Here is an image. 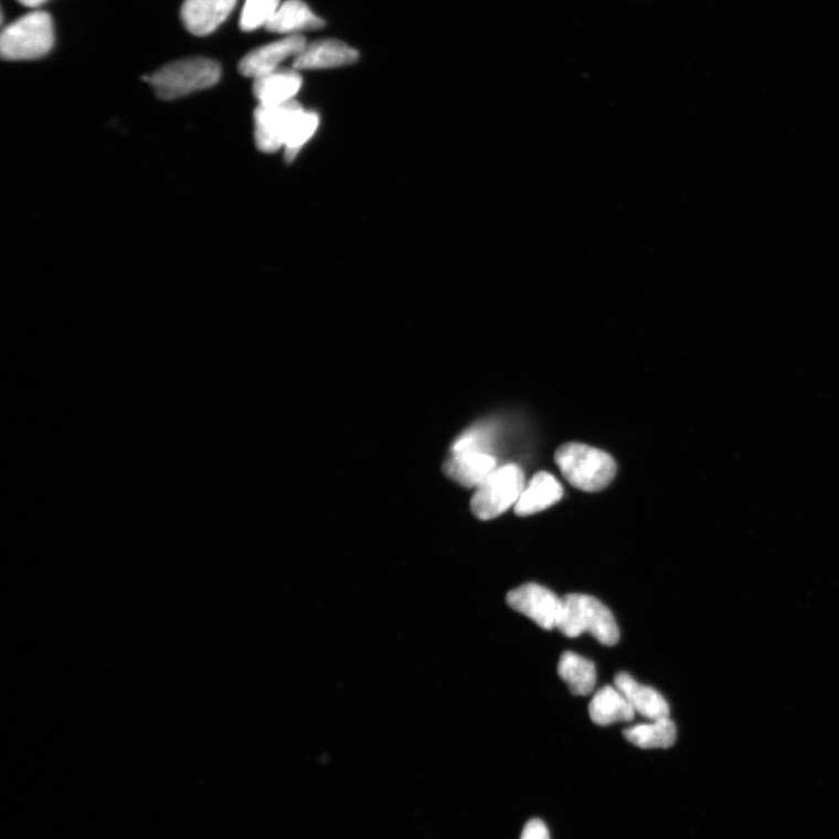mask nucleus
<instances>
[{
	"label": "nucleus",
	"instance_id": "obj_1",
	"mask_svg": "<svg viewBox=\"0 0 839 839\" xmlns=\"http://www.w3.org/2000/svg\"><path fill=\"white\" fill-rule=\"evenodd\" d=\"M556 628L569 638L590 634L605 646H615L620 638L613 613L590 595L571 594L561 597Z\"/></svg>",
	"mask_w": 839,
	"mask_h": 839
},
{
	"label": "nucleus",
	"instance_id": "obj_2",
	"mask_svg": "<svg viewBox=\"0 0 839 839\" xmlns=\"http://www.w3.org/2000/svg\"><path fill=\"white\" fill-rule=\"evenodd\" d=\"M556 465L571 485L585 492H599L614 481L617 465L612 455L582 444H565L555 453Z\"/></svg>",
	"mask_w": 839,
	"mask_h": 839
},
{
	"label": "nucleus",
	"instance_id": "obj_3",
	"mask_svg": "<svg viewBox=\"0 0 839 839\" xmlns=\"http://www.w3.org/2000/svg\"><path fill=\"white\" fill-rule=\"evenodd\" d=\"M221 75L216 61L193 57L172 62L145 79L159 98L173 100L216 86Z\"/></svg>",
	"mask_w": 839,
	"mask_h": 839
},
{
	"label": "nucleus",
	"instance_id": "obj_4",
	"mask_svg": "<svg viewBox=\"0 0 839 839\" xmlns=\"http://www.w3.org/2000/svg\"><path fill=\"white\" fill-rule=\"evenodd\" d=\"M53 46V20L42 11L19 18L0 36V53L9 61L40 59L49 54Z\"/></svg>",
	"mask_w": 839,
	"mask_h": 839
},
{
	"label": "nucleus",
	"instance_id": "obj_5",
	"mask_svg": "<svg viewBox=\"0 0 839 839\" xmlns=\"http://www.w3.org/2000/svg\"><path fill=\"white\" fill-rule=\"evenodd\" d=\"M524 476L516 465L496 469L476 490L471 511L480 520H491L516 506L523 489Z\"/></svg>",
	"mask_w": 839,
	"mask_h": 839
},
{
	"label": "nucleus",
	"instance_id": "obj_6",
	"mask_svg": "<svg viewBox=\"0 0 839 839\" xmlns=\"http://www.w3.org/2000/svg\"><path fill=\"white\" fill-rule=\"evenodd\" d=\"M302 109L296 100L282 105H259L255 111V139L258 150L276 153L285 147L294 118Z\"/></svg>",
	"mask_w": 839,
	"mask_h": 839
},
{
	"label": "nucleus",
	"instance_id": "obj_7",
	"mask_svg": "<svg viewBox=\"0 0 839 839\" xmlns=\"http://www.w3.org/2000/svg\"><path fill=\"white\" fill-rule=\"evenodd\" d=\"M507 603L514 612L529 617L543 629L556 627L561 598L543 585L523 584L508 594Z\"/></svg>",
	"mask_w": 839,
	"mask_h": 839
},
{
	"label": "nucleus",
	"instance_id": "obj_8",
	"mask_svg": "<svg viewBox=\"0 0 839 839\" xmlns=\"http://www.w3.org/2000/svg\"><path fill=\"white\" fill-rule=\"evenodd\" d=\"M306 46V39L296 34L272 42L244 56L240 62V72L252 78L276 72L284 61L291 56L297 57Z\"/></svg>",
	"mask_w": 839,
	"mask_h": 839
},
{
	"label": "nucleus",
	"instance_id": "obj_9",
	"mask_svg": "<svg viewBox=\"0 0 839 839\" xmlns=\"http://www.w3.org/2000/svg\"><path fill=\"white\" fill-rule=\"evenodd\" d=\"M360 54L344 42L333 39L315 41L293 62L297 71H319L339 68L351 65L359 60Z\"/></svg>",
	"mask_w": 839,
	"mask_h": 839
},
{
	"label": "nucleus",
	"instance_id": "obj_10",
	"mask_svg": "<svg viewBox=\"0 0 839 839\" xmlns=\"http://www.w3.org/2000/svg\"><path fill=\"white\" fill-rule=\"evenodd\" d=\"M236 4L237 0H184L182 23L194 35H208L224 23Z\"/></svg>",
	"mask_w": 839,
	"mask_h": 839
},
{
	"label": "nucleus",
	"instance_id": "obj_11",
	"mask_svg": "<svg viewBox=\"0 0 839 839\" xmlns=\"http://www.w3.org/2000/svg\"><path fill=\"white\" fill-rule=\"evenodd\" d=\"M496 469V458L489 453L477 450L453 453L444 467L450 479L467 488H478Z\"/></svg>",
	"mask_w": 839,
	"mask_h": 839
},
{
	"label": "nucleus",
	"instance_id": "obj_12",
	"mask_svg": "<svg viewBox=\"0 0 839 839\" xmlns=\"http://www.w3.org/2000/svg\"><path fill=\"white\" fill-rule=\"evenodd\" d=\"M563 497L560 481L550 472L540 471L524 487L514 506L519 517H528L550 509Z\"/></svg>",
	"mask_w": 839,
	"mask_h": 839
},
{
	"label": "nucleus",
	"instance_id": "obj_13",
	"mask_svg": "<svg viewBox=\"0 0 839 839\" xmlns=\"http://www.w3.org/2000/svg\"><path fill=\"white\" fill-rule=\"evenodd\" d=\"M617 687L636 712L650 720L669 719V705L659 692L652 687L638 683L631 676L619 673L615 678Z\"/></svg>",
	"mask_w": 839,
	"mask_h": 839
},
{
	"label": "nucleus",
	"instance_id": "obj_14",
	"mask_svg": "<svg viewBox=\"0 0 839 839\" xmlns=\"http://www.w3.org/2000/svg\"><path fill=\"white\" fill-rule=\"evenodd\" d=\"M302 87L297 70H278L255 78L254 94L259 105H282L294 100Z\"/></svg>",
	"mask_w": 839,
	"mask_h": 839
},
{
	"label": "nucleus",
	"instance_id": "obj_15",
	"mask_svg": "<svg viewBox=\"0 0 839 839\" xmlns=\"http://www.w3.org/2000/svg\"><path fill=\"white\" fill-rule=\"evenodd\" d=\"M592 721L601 726L635 720L636 710L623 692L613 686L601 688L590 705Z\"/></svg>",
	"mask_w": 839,
	"mask_h": 839
},
{
	"label": "nucleus",
	"instance_id": "obj_16",
	"mask_svg": "<svg viewBox=\"0 0 839 839\" xmlns=\"http://www.w3.org/2000/svg\"><path fill=\"white\" fill-rule=\"evenodd\" d=\"M323 26V19L315 14L302 0H287L280 6L266 29L273 33L287 34Z\"/></svg>",
	"mask_w": 839,
	"mask_h": 839
},
{
	"label": "nucleus",
	"instance_id": "obj_17",
	"mask_svg": "<svg viewBox=\"0 0 839 839\" xmlns=\"http://www.w3.org/2000/svg\"><path fill=\"white\" fill-rule=\"evenodd\" d=\"M559 677L575 697H586L595 689L597 675L594 662L574 652H564L557 665Z\"/></svg>",
	"mask_w": 839,
	"mask_h": 839
},
{
	"label": "nucleus",
	"instance_id": "obj_18",
	"mask_svg": "<svg viewBox=\"0 0 839 839\" xmlns=\"http://www.w3.org/2000/svg\"><path fill=\"white\" fill-rule=\"evenodd\" d=\"M624 739L640 748H668L677 742V726L669 719L638 724L623 731Z\"/></svg>",
	"mask_w": 839,
	"mask_h": 839
},
{
	"label": "nucleus",
	"instance_id": "obj_19",
	"mask_svg": "<svg viewBox=\"0 0 839 839\" xmlns=\"http://www.w3.org/2000/svg\"><path fill=\"white\" fill-rule=\"evenodd\" d=\"M319 124V115L304 108L294 118L284 147L287 162L297 158L305 144L317 132Z\"/></svg>",
	"mask_w": 839,
	"mask_h": 839
},
{
	"label": "nucleus",
	"instance_id": "obj_20",
	"mask_svg": "<svg viewBox=\"0 0 839 839\" xmlns=\"http://www.w3.org/2000/svg\"><path fill=\"white\" fill-rule=\"evenodd\" d=\"M280 6V0H246L240 19L241 29L252 32L266 28Z\"/></svg>",
	"mask_w": 839,
	"mask_h": 839
},
{
	"label": "nucleus",
	"instance_id": "obj_21",
	"mask_svg": "<svg viewBox=\"0 0 839 839\" xmlns=\"http://www.w3.org/2000/svg\"><path fill=\"white\" fill-rule=\"evenodd\" d=\"M521 839H551L550 831L540 820L530 821L524 827Z\"/></svg>",
	"mask_w": 839,
	"mask_h": 839
},
{
	"label": "nucleus",
	"instance_id": "obj_22",
	"mask_svg": "<svg viewBox=\"0 0 839 839\" xmlns=\"http://www.w3.org/2000/svg\"><path fill=\"white\" fill-rule=\"evenodd\" d=\"M18 2L29 8H38L46 3L47 0H18Z\"/></svg>",
	"mask_w": 839,
	"mask_h": 839
}]
</instances>
